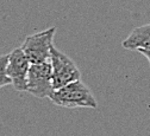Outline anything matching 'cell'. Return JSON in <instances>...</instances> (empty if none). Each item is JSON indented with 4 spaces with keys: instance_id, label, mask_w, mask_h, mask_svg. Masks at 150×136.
Instances as JSON below:
<instances>
[{
    "instance_id": "obj_4",
    "label": "cell",
    "mask_w": 150,
    "mask_h": 136,
    "mask_svg": "<svg viewBox=\"0 0 150 136\" xmlns=\"http://www.w3.org/2000/svg\"><path fill=\"white\" fill-rule=\"evenodd\" d=\"M52 70L50 62L31 64L28 73V90L37 98H49L54 92Z\"/></svg>"
},
{
    "instance_id": "obj_2",
    "label": "cell",
    "mask_w": 150,
    "mask_h": 136,
    "mask_svg": "<svg viewBox=\"0 0 150 136\" xmlns=\"http://www.w3.org/2000/svg\"><path fill=\"white\" fill-rule=\"evenodd\" d=\"M55 32L56 27L52 26L42 32L30 34L25 38L21 47L26 54L31 64H41L50 62Z\"/></svg>"
},
{
    "instance_id": "obj_1",
    "label": "cell",
    "mask_w": 150,
    "mask_h": 136,
    "mask_svg": "<svg viewBox=\"0 0 150 136\" xmlns=\"http://www.w3.org/2000/svg\"><path fill=\"white\" fill-rule=\"evenodd\" d=\"M49 98L54 104L63 108L96 109L98 107L97 100L94 98L92 91L81 82V80L54 90Z\"/></svg>"
},
{
    "instance_id": "obj_6",
    "label": "cell",
    "mask_w": 150,
    "mask_h": 136,
    "mask_svg": "<svg viewBox=\"0 0 150 136\" xmlns=\"http://www.w3.org/2000/svg\"><path fill=\"white\" fill-rule=\"evenodd\" d=\"M122 45L126 50H150V23L134 29Z\"/></svg>"
},
{
    "instance_id": "obj_3",
    "label": "cell",
    "mask_w": 150,
    "mask_h": 136,
    "mask_svg": "<svg viewBox=\"0 0 150 136\" xmlns=\"http://www.w3.org/2000/svg\"><path fill=\"white\" fill-rule=\"evenodd\" d=\"M50 64L52 70V84L55 90L81 78V73L76 64L67 54L57 50L55 46H52L51 49Z\"/></svg>"
},
{
    "instance_id": "obj_5",
    "label": "cell",
    "mask_w": 150,
    "mask_h": 136,
    "mask_svg": "<svg viewBox=\"0 0 150 136\" xmlns=\"http://www.w3.org/2000/svg\"><path fill=\"white\" fill-rule=\"evenodd\" d=\"M7 75L12 82V86L17 90L24 92L28 90V73L30 69V61L22 47L14 49L7 54Z\"/></svg>"
},
{
    "instance_id": "obj_7",
    "label": "cell",
    "mask_w": 150,
    "mask_h": 136,
    "mask_svg": "<svg viewBox=\"0 0 150 136\" xmlns=\"http://www.w3.org/2000/svg\"><path fill=\"white\" fill-rule=\"evenodd\" d=\"M7 54L0 56V89L7 85H12V82L7 75Z\"/></svg>"
},
{
    "instance_id": "obj_8",
    "label": "cell",
    "mask_w": 150,
    "mask_h": 136,
    "mask_svg": "<svg viewBox=\"0 0 150 136\" xmlns=\"http://www.w3.org/2000/svg\"><path fill=\"white\" fill-rule=\"evenodd\" d=\"M141 54H143L145 58H146V59H148V62L150 63V50H139L138 51Z\"/></svg>"
}]
</instances>
